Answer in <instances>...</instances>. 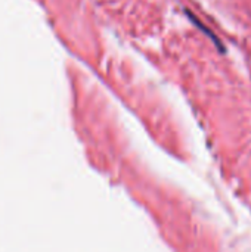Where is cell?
I'll return each instance as SVG.
<instances>
[{"label":"cell","mask_w":251,"mask_h":252,"mask_svg":"<svg viewBox=\"0 0 251 252\" xmlns=\"http://www.w3.org/2000/svg\"><path fill=\"white\" fill-rule=\"evenodd\" d=\"M185 13H186V16L189 18V21H192V22H194V25H195L198 30H201L203 32H206V35H207L213 43H216V47H217L220 52H225L223 44L220 43V40H219V38H217V37H216V35H215V34H213V32H212V31H210V30H209V28H207V27H206V25H204V24H203V22H201V21H200V19L192 13V12H191V10H188V9H186V10H185Z\"/></svg>","instance_id":"6da1fadb"}]
</instances>
